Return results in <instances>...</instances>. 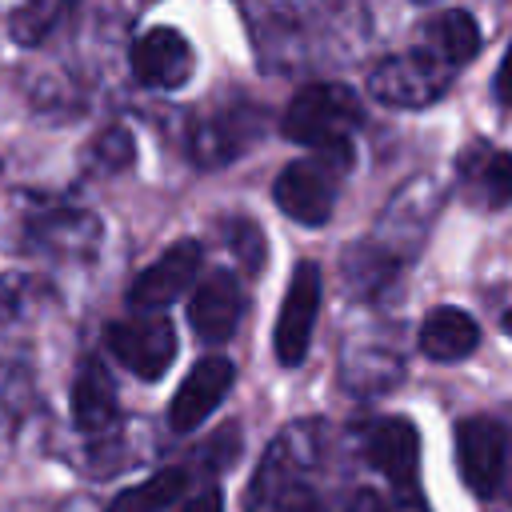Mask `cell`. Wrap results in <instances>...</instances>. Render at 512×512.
<instances>
[{
	"label": "cell",
	"instance_id": "obj_24",
	"mask_svg": "<svg viewBox=\"0 0 512 512\" xmlns=\"http://www.w3.org/2000/svg\"><path fill=\"white\" fill-rule=\"evenodd\" d=\"M348 512H384V504L372 496V492H360L356 500H352V508Z\"/></svg>",
	"mask_w": 512,
	"mask_h": 512
},
{
	"label": "cell",
	"instance_id": "obj_13",
	"mask_svg": "<svg viewBox=\"0 0 512 512\" xmlns=\"http://www.w3.org/2000/svg\"><path fill=\"white\" fill-rule=\"evenodd\" d=\"M480 344V324L464 308H432L420 324V352L428 360H464Z\"/></svg>",
	"mask_w": 512,
	"mask_h": 512
},
{
	"label": "cell",
	"instance_id": "obj_11",
	"mask_svg": "<svg viewBox=\"0 0 512 512\" xmlns=\"http://www.w3.org/2000/svg\"><path fill=\"white\" fill-rule=\"evenodd\" d=\"M188 316H192V328H196V336L204 344H224L236 332L240 316H244V292H240V284L228 272H212L192 292Z\"/></svg>",
	"mask_w": 512,
	"mask_h": 512
},
{
	"label": "cell",
	"instance_id": "obj_8",
	"mask_svg": "<svg viewBox=\"0 0 512 512\" xmlns=\"http://www.w3.org/2000/svg\"><path fill=\"white\" fill-rule=\"evenodd\" d=\"M364 456L376 472H384L396 492H416V464H420V436L404 416H384L368 428Z\"/></svg>",
	"mask_w": 512,
	"mask_h": 512
},
{
	"label": "cell",
	"instance_id": "obj_19",
	"mask_svg": "<svg viewBox=\"0 0 512 512\" xmlns=\"http://www.w3.org/2000/svg\"><path fill=\"white\" fill-rule=\"evenodd\" d=\"M132 132L128 128H104L100 136H96V144H92V156H96V164L104 168V172H120V168H128L132 164Z\"/></svg>",
	"mask_w": 512,
	"mask_h": 512
},
{
	"label": "cell",
	"instance_id": "obj_6",
	"mask_svg": "<svg viewBox=\"0 0 512 512\" xmlns=\"http://www.w3.org/2000/svg\"><path fill=\"white\" fill-rule=\"evenodd\" d=\"M316 312H320V268L312 260H304V264H296V272L288 280V292H284V304L276 316V332H272L280 364L296 368L308 356Z\"/></svg>",
	"mask_w": 512,
	"mask_h": 512
},
{
	"label": "cell",
	"instance_id": "obj_18",
	"mask_svg": "<svg viewBox=\"0 0 512 512\" xmlns=\"http://www.w3.org/2000/svg\"><path fill=\"white\" fill-rule=\"evenodd\" d=\"M76 0H24L20 8H16V16H12V36L20 40V44H40L56 24H60V16L72 8Z\"/></svg>",
	"mask_w": 512,
	"mask_h": 512
},
{
	"label": "cell",
	"instance_id": "obj_23",
	"mask_svg": "<svg viewBox=\"0 0 512 512\" xmlns=\"http://www.w3.org/2000/svg\"><path fill=\"white\" fill-rule=\"evenodd\" d=\"M496 96H500L504 104H512V44H508L504 64H500V72H496Z\"/></svg>",
	"mask_w": 512,
	"mask_h": 512
},
{
	"label": "cell",
	"instance_id": "obj_7",
	"mask_svg": "<svg viewBox=\"0 0 512 512\" xmlns=\"http://www.w3.org/2000/svg\"><path fill=\"white\" fill-rule=\"evenodd\" d=\"M196 272H200V244H196V240H176L156 264H148V268L132 280L128 304H132L136 312H160V308H168L172 300H180L184 288H192Z\"/></svg>",
	"mask_w": 512,
	"mask_h": 512
},
{
	"label": "cell",
	"instance_id": "obj_14",
	"mask_svg": "<svg viewBox=\"0 0 512 512\" xmlns=\"http://www.w3.org/2000/svg\"><path fill=\"white\" fill-rule=\"evenodd\" d=\"M72 416L84 432H100L116 420V388L112 376L104 372V364L84 360L76 380H72Z\"/></svg>",
	"mask_w": 512,
	"mask_h": 512
},
{
	"label": "cell",
	"instance_id": "obj_3",
	"mask_svg": "<svg viewBox=\"0 0 512 512\" xmlns=\"http://www.w3.org/2000/svg\"><path fill=\"white\" fill-rule=\"evenodd\" d=\"M452 72L456 68H448L428 48H412V52L380 60L368 76V92L392 108H424L444 96V88L452 84Z\"/></svg>",
	"mask_w": 512,
	"mask_h": 512
},
{
	"label": "cell",
	"instance_id": "obj_5",
	"mask_svg": "<svg viewBox=\"0 0 512 512\" xmlns=\"http://www.w3.org/2000/svg\"><path fill=\"white\" fill-rule=\"evenodd\" d=\"M504 456H508V440L492 416H464L456 424V468L468 492L496 496L504 484Z\"/></svg>",
	"mask_w": 512,
	"mask_h": 512
},
{
	"label": "cell",
	"instance_id": "obj_22",
	"mask_svg": "<svg viewBox=\"0 0 512 512\" xmlns=\"http://www.w3.org/2000/svg\"><path fill=\"white\" fill-rule=\"evenodd\" d=\"M180 512H224V500H220V492H216V488H208V492L192 496Z\"/></svg>",
	"mask_w": 512,
	"mask_h": 512
},
{
	"label": "cell",
	"instance_id": "obj_15",
	"mask_svg": "<svg viewBox=\"0 0 512 512\" xmlns=\"http://www.w3.org/2000/svg\"><path fill=\"white\" fill-rule=\"evenodd\" d=\"M424 48L432 56H440L448 68H460L468 64L476 52H480V28L468 12L452 8V12H440L424 24Z\"/></svg>",
	"mask_w": 512,
	"mask_h": 512
},
{
	"label": "cell",
	"instance_id": "obj_1",
	"mask_svg": "<svg viewBox=\"0 0 512 512\" xmlns=\"http://www.w3.org/2000/svg\"><path fill=\"white\" fill-rule=\"evenodd\" d=\"M352 168V144H332V148H312V156L292 160L276 184H272V200L284 216H292L296 224L320 228L332 208H336V188L344 180V172Z\"/></svg>",
	"mask_w": 512,
	"mask_h": 512
},
{
	"label": "cell",
	"instance_id": "obj_16",
	"mask_svg": "<svg viewBox=\"0 0 512 512\" xmlns=\"http://www.w3.org/2000/svg\"><path fill=\"white\" fill-rule=\"evenodd\" d=\"M460 172L480 204L488 208L512 204V152H468L460 160Z\"/></svg>",
	"mask_w": 512,
	"mask_h": 512
},
{
	"label": "cell",
	"instance_id": "obj_12",
	"mask_svg": "<svg viewBox=\"0 0 512 512\" xmlns=\"http://www.w3.org/2000/svg\"><path fill=\"white\" fill-rule=\"evenodd\" d=\"M256 136H260V112H252V108L220 112V116L204 120V124L192 132V160H196L200 168L228 164V160H236Z\"/></svg>",
	"mask_w": 512,
	"mask_h": 512
},
{
	"label": "cell",
	"instance_id": "obj_21",
	"mask_svg": "<svg viewBox=\"0 0 512 512\" xmlns=\"http://www.w3.org/2000/svg\"><path fill=\"white\" fill-rule=\"evenodd\" d=\"M236 428H220L208 444H204V460H208V468H224L232 456H236Z\"/></svg>",
	"mask_w": 512,
	"mask_h": 512
},
{
	"label": "cell",
	"instance_id": "obj_26",
	"mask_svg": "<svg viewBox=\"0 0 512 512\" xmlns=\"http://www.w3.org/2000/svg\"><path fill=\"white\" fill-rule=\"evenodd\" d=\"M416 4H424V0H416Z\"/></svg>",
	"mask_w": 512,
	"mask_h": 512
},
{
	"label": "cell",
	"instance_id": "obj_20",
	"mask_svg": "<svg viewBox=\"0 0 512 512\" xmlns=\"http://www.w3.org/2000/svg\"><path fill=\"white\" fill-rule=\"evenodd\" d=\"M224 240H228V248L240 256V264H244L248 272H256V268L264 264V236H260L256 224H248V220H228Z\"/></svg>",
	"mask_w": 512,
	"mask_h": 512
},
{
	"label": "cell",
	"instance_id": "obj_25",
	"mask_svg": "<svg viewBox=\"0 0 512 512\" xmlns=\"http://www.w3.org/2000/svg\"><path fill=\"white\" fill-rule=\"evenodd\" d=\"M504 332H512V308L504 312Z\"/></svg>",
	"mask_w": 512,
	"mask_h": 512
},
{
	"label": "cell",
	"instance_id": "obj_2",
	"mask_svg": "<svg viewBox=\"0 0 512 512\" xmlns=\"http://www.w3.org/2000/svg\"><path fill=\"white\" fill-rule=\"evenodd\" d=\"M364 120L360 100L352 88L344 84H308L300 88L288 108H284V136L308 148H332V144H348L352 128Z\"/></svg>",
	"mask_w": 512,
	"mask_h": 512
},
{
	"label": "cell",
	"instance_id": "obj_10",
	"mask_svg": "<svg viewBox=\"0 0 512 512\" xmlns=\"http://www.w3.org/2000/svg\"><path fill=\"white\" fill-rule=\"evenodd\" d=\"M132 72L148 88H180L192 76V48L176 28H152L132 48Z\"/></svg>",
	"mask_w": 512,
	"mask_h": 512
},
{
	"label": "cell",
	"instance_id": "obj_9",
	"mask_svg": "<svg viewBox=\"0 0 512 512\" xmlns=\"http://www.w3.org/2000/svg\"><path fill=\"white\" fill-rule=\"evenodd\" d=\"M232 380H236L232 360H224V356H204V360L184 376V384H180L176 396H172V408H168L172 428H176V432H192V428H196L204 416H212V408L228 396Z\"/></svg>",
	"mask_w": 512,
	"mask_h": 512
},
{
	"label": "cell",
	"instance_id": "obj_4",
	"mask_svg": "<svg viewBox=\"0 0 512 512\" xmlns=\"http://www.w3.org/2000/svg\"><path fill=\"white\" fill-rule=\"evenodd\" d=\"M104 344L128 372H136L140 380H156L168 372L176 356V328L160 312H148L136 320H112L104 332Z\"/></svg>",
	"mask_w": 512,
	"mask_h": 512
},
{
	"label": "cell",
	"instance_id": "obj_17",
	"mask_svg": "<svg viewBox=\"0 0 512 512\" xmlns=\"http://www.w3.org/2000/svg\"><path fill=\"white\" fill-rule=\"evenodd\" d=\"M184 488H188V472L184 468H164V472L148 476L144 484L124 488L108 504V512H168L184 496Z\"/></svg>",
	"mask_w": 512,
	"mask_h": 512
}]
</instances>
